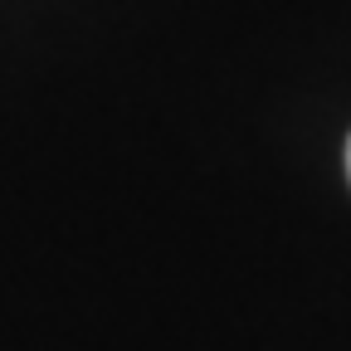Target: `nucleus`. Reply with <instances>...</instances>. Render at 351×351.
<instances>
[{
  "mask_svg": "<svg viewBox=\"0 0 351 351\" xmlns=\"http://www.w3.org/2000/svg\"><path fill=\"white\" fill-rule=\"evenodd\" d=\"M346 176H351V142H346Z\"/></svg>",
  "mask_w": 351,
  "mask_h": 351,
  "instance_id": "obj_1",
  "label": "nucleus"
}]
</instances>
